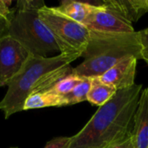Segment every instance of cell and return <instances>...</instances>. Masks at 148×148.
<instances>
[{"mask_svg": "<svg viewBox=\"0 0 148 148\" xmlns=\"http://www.w3.org/2000/svg\"><path fill=\"white\" fill-rule=\"evenodd\" d=\"M142 90L141 84L119 90L71 137L69 148H112L131 137Z\"/></svg>", "mask_w": 148, "mask_h": 148, "instance_id": "obj_1", "label": "cell"}, {"mask_svg": "<svg viewBox=\"0 0 148 148\" xmlns=\"http://www.w3.org/2000/svg\"><path fill=\"white\" fill-rule=\"evenodd\" d=\"M80 55L59 54L39 56L30 54L20 72L9 83L8 90L0 101V110L5 119L23 111L25 100L32 94L49 90L57 82L73 73L70 63Z\"/></svg>", "mask_w": 148, "mask_h": 148, "instance_id": "obj_2", "label": "cell"}, {"mask_svg": "<svg viewBox=\"0 0 148 148\" xmlns=\"http://www.w3.org/2000/svg\"><path fill=\"white\" fill-rule=\"evenodd\" d=\"M129 56L141 59L138 31L114 33L90 30L88 46L82 55L84 60L73 68V74L83 78L98 77Z\"/></svg>", "mask_w": 148, "mask_h": 148, "instance_id": "obj_3", "label": "cell"}, {"mask_svg": "<svg viewBox=\"0 0 148 148\" xmlns=\"http://www.w3.org/2000/svg\"><path fill=\"white\" fill-rule=\"evenodd\" d=\"M43 6L44 2L40 0L17 1L7 35L19 42L30 54L47 57L50 53L61 54V49L39 16V10Z\"/></svg>", "mask_w": 148, "mask_h": 148, "instance_id": "obj_4", "label": "cell"}, {"mask_svg": "<svg viewBox=\"0 0 148 148\" xmlns=\"http://www.w3.org/2000/svg\"><path fill=\"white\" fill-rule=\"evenodd\" d=\"M39 16L56 38L61 54L80 55L85 51L90 30L84 25L71 19L56 7L43 6L39 10Z\"/></svg>", "mask_w": 148, "mask_h": 148, "instance_id": "obj_5", "label": "cell"}, {"mask_svg": "<svg viewBox=\"0 0 148 148\" xmlns=\"http://www.w3.org/2000/svg\"><path fill=\"white\" fill-rule=\"evenodd\" d=\"M30 53L12 36L0 39V87L8 86L20 72Z\"/></svg>", "mask_w": 148, "mask_h": 148, "instance_id": "obj_6", "label": "cell"}, {"mask_svg": "<svg viewBox=\"0 0 148 148\" xmlns=\"http://www.w3.org/2000/svg\"><path fill=\"white\" fill-rule=\"evenodd\" d=\"M91 3L93 9L85 23L88 29L114 33H132L135 31L133 23L115 10L101 2Z\"/></svg>", "mask_w": 148, "mask_h": 148, "instance_id": "obj_7", "label": "cell"}, {"mask_svg": "<svg viewBox=\"0 0 148 148\" xmlns=\"http://www.w3.org/2000/svg\"><path fill=\"white\" fill-rule=\"evenodd\" d=\"M137 61L135 56L127 57L98 78L102 82L115 88L118 91L129 88L135 85Z\"/></svg>", "mask_w": 148, "mask_h": 148, "instance_id": "obj_8", "label": "cell"}, {"mask_svg": "<svg viewBox=\"0 0 148 148\" xmlns=\"http://www.w3.org/2000/svg\"><path fill=\"white\" fill-rule=\"evenodd\" d=\"M133 138L136 148H148V88L142 90L134 116Z\"/></svg>", "mask_w": 148, "mask_h": 148, "instance_id": "obj_9", "label": "cell"}, {"mask_svg": "<svg viewBox=\"0 0 148 148\" xmlns=\"http://www.w3.org/2000/svg\"><path fill=\"white\" fill-rule=\"evenodd\" d=\"M101 3L115 10L132 23L148 12V0H104Z\"/></svg>", "mask_w": 148, "mask_h": 148, "instance_id": "obj_10", "label": "cell"}, {"mask_svg": "<svg viewBox=\"0 0 148 148\" xmlns=\"http://www.w3.org/2000/svg\"><path fill=\"white\" fill-rule=\"evenodd\" d=\"M67 101L62 95H56L49 91L38 92L30 95L24 101L23 111L43 108L49 107H64Z\"/></svg>", "mask_w": 148, "mask_h": 148, "instance_id": "obj_11", "label": "cell"}, {"mask_svg": "<svg viewBox=\"0 0 148 148\" xmlns=\"http://www.w3.org/2000/svg\"><path fill=\"white\" fill-rule=\"evenodd\" d=\"M56 8L71 19L85 26L86 21L93 9V4L91 2L64 0Z\"/></svg>", "mask_w": 148, "mask_h": 148, "instance_id": "obj_12", "label": "cell"}, {"mask_svg": "<svg viewBox=\"0 0 148 148\" xmlns=\"http://www.w3.org/2000/svg\"><path fill=\"white\" fill-rule=\"evenodd\" d=\"M117 92L115 88L102 82L98 77H93L87 101L92 105L101 107L108 102Z\"/></svg>", "mask_w": 148, "mask_h": 148, "instance_id": "obj_13", "label": "cell"}, {"mask_svg": "<svg viewBox=\"0 0 148 148\" xmlns=\"http://www.w3.org/2000/svg\"><path fill=\"white\" fill-rule=\"evenodd\" d=\"M83 80H84L83 77L78 76L72 73V74L63 77L62 79H61L48 91L50 93L56 94V95L64 96V95H68L69 93H70Z\"/></svg>", "mask_w": 148, "mask_h": 148, "instance_id": "obj_14", "label": "cell"}, {"mask_svg": "<svg viewBox=\"0 0 148 148\" xmlns=\"http://www.w3.org/2000/svg\"><path fill=\"white\" fill-rule=\"evenodd\" d=\"M92 78H84V80L78 84L70 93L64 95L67 101V106L75 105L87 101L88 92L90 90Z\"/></svg>", "mask_w": 148, "mask_h": 148, "instance_id": "obj_15", "label": "cell"}, {"mask_svg": "<svg viewBox=\"0 0 148 148\" xmlns=\"http://www.w3.org/2000/svg\"><path fill=\"white\" fill-rule=\"evenodd\" d=\"M140 43V56L141 59L148 64V28L138 31Z\"/></svg>", "mask_w": 148, "mask_h": 148, "instance_id": "obj_16", "label": "cell"}, {"mask_svg": "<svg viewBox=\"0 0 148 148\" xmlns=\"http://www.w3.org/2000/svg\"><path fill=\"white\" fill-rule=\"evenodd\" d=\"M71 137H56L48 141L43 148H69Z\"/></svg>", "mask_w": 148, "mask_h": 148, "instance_id": "obj_17", "label": "cell"}, {"mask_svg": "<svg viewBox=\"0 0 148 148\" xmlns=\"http://www.w3.org/2000/svg\"><path fill=\"white\" fill-rule=\"evenodd\" d=\"M11 1L7 0H0V16L4 17L8 19L10 22L14 16L15 14V9H11Z\"/></svg>", "mask_w": 148, "mask_h": 148, "instance_id": "obj_18", "label": "cell"}, {"mask_svg": "<svg viewBox=\"0 0 148 148\" xmlns=\"http://www.w3.org/2000/svg\"><path fill=\"white\" fill-rule=\"evenodd\" d=\"M10 21L4 17L0 16V39L8 34V29L10 26Z\"/></svg>", "mask_w": 148, "mask_h": 148, "instance_id": "obj_19", "label": "cell"}, {"mask_svg": "<svg viewBox=\"0 0 148 148\" xmlns=\"http://www.w3.org/2000/svg\"><path fill=\"white\" fill-rule=\"evenodd\" d=\"M112 148H136L134 145V138L133 135L129 138H127V140H123L122 142L117 144L116 146L113 147Z\"/></svg>", "mask_w": 148, "mask_h": 148, "instance_id": "obj_20", "label": "cell"}, {"mask_svg": "<svg viewBox=\"0 0 148 148\" xmlns=\"http://www.w3.org/2000/svg\"><path fill=\"white\" fill-rule=\"evenodd\" d=\"M11 148H18V147H11Z\"/></svg>", "mask_w": 148, "mask_h": 148, "instance_id": "obj_21", "label": "cell"}]
</instances>
